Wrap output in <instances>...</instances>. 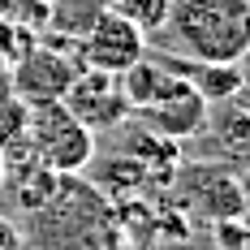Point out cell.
I'll return each instance as SVG.
<instances>
[{
    "mask_svg": "<svg viewBox=\"0 0 250 250\" xmlns=\"http://www.w3.org/2000/svg\"><path fill=\"white\" fill-rule=\"evenodd\" d=\"M164 26L194 61L242 65L250 56V0H173Z\"/></svg>",
    "mask_w": 250,
    "mask_h": 250,
    "instance_id": "obj_1",
    "label": "cell"
},
{
    "mask_svg": "<svg viewBox=\"0 0 250 250\" xmlns=\"http://www.w3.org/2000/svg\"><path fill=\"white\" fill-rule=\"evenodd\" d=\"M26 147L43 173H82L95 160V134L61 100L26 104Z\"/></svg>",
    "mask_w": 250,
    "mask_h": 250,
    "instance_id": "obj_2",
    "label": "cell"
},
{
    "mask_svg": "<svg viewBox=\"0 0 250 250\" xmlns=\"http://www.w3.org/2000/svg\"><path fill=\"white\" fill-rule=\"evenodd\" d=\"M147 56V35L129 22L125 13H117L112 4L104 9L95 26L78 39V65L82 69H104V74H125L134 61Z\"/></svg>",
    "mask_w": 250,
    "mask_h": 250,
    "instance_id": "obj_3",
    "label": "cell"
},
{
    "mask_svg": "<svg viewBox=\"0 0 250 250\" xmlns=\"http://www.w3.org/2000/svg\"><path fill=\"white\" fill-rule=\"evenodd\" d=\"M78 69H82V65H78V43L56 48L52 39L39 35V43L13 65V95L22 104L61 100V95L69 91V82H74Z\"/></svg>",
    "mask_w": 250,
    "mask_h": 250,
    "instance_id": "obj_4",
    "label": "cell"
},
{
    "mask_svg": "<svg viewBox=\"0 0 250 250\" xmlns=\"http://www.w3.org/2000/svg\"><path fill=\"white\" fill-rule=\"evenodd\" d=\"M61 104H65L91 134L112 129V125H125V117H129V104H125V95H121L117 74H104V69H78L74 82H69V91L61 95Z\"/></svg>",
    "mask_w": 250,
    "mask_h": 250,
    "instance_id": "obj_5",
    "label": "cell"
},
{
    "mask_svg": "<svg viewBox=\"0 0 250 250\" xmlns=\"http://www.w3.org/2000/svg\"><path fill=\"white\" fill-rule=\"evenodd\" d=\"M177 190L190 199V211L207 216L211 225L246 216L242 194H237V181H233V168H216V164H186L181 177H177Z\"/></svg>",
    "mask_w": 250,
    "mask_h": 250,
    "instance_id": "obj_6",
    "label": "cell"
},
{
    "mask_svg": "<svg viewBox=\"0 0 250 250\" xmlns=\"http://www.w3.org/2000/svg\"><path fill=\"white\" fill-rule=\"evenodd\" d=\"M207 112H211V104L203 100L199 91H181V95H173V100H164V104H151V108L134 112V117L155 138L186 143V138H199L203 129H207Z\"/></svg>",
    "mask_w": 250,
    "mask_h": 250,
    "instance_id": "obj_7",
    "label": "cell"
},
{
    "mask_svg": "<svg viewBox=\"0 0 250 250\" xmlns=\"http://www.w3.org/2000/svg\"><path fill=\"white\" fill-rule=\"evenodd\" d=\"M117 82H121V95H125V104H129V117L143 112V108H151V104L173 100V95H181V91H194L186 78L173 74L168 65H160L151 52L143 56V61H134L125 74H117Z\"/></svg>",
    "mask_w": 250,
    "mask_h": 250,
    "instance_id": "obj_8",
    "label": "cell"
},
{
    "mask_svg": "<svg viewBox=\"0 0 250 250\" xmlns=\"http://www.w3.org/2000/svg\"><path fill=\"white\" fill-rule=\"evenodd\" d=\"M43 9H48V22L39 35H61V39L78 43L95 26V18L108 9V0H43Z\"/></svg>",
    "mask_w": 250,
    "mask_h": 250,
    "instance_id": "obj_9",
    "label": "cell"
},
{
    "mask_svg": "<svg viewBox=\"0 0 250 250\" xmlns=\"http://www.w3.org/2000/svg\"><path fill=\"white\" fill-rule=\"evenodd\" d=\"M216 112H207V129L216 134V147L229 160L250 164V112H242L237 104H211Z\"/></svg>",
    "mask_w": 250,
    "mask_h": 250,
    "instance_id": "obj_10",
    "label": "cell"
},
{
    "mask_svg": "<svg viewBox=\"0 0 250 250\" xmlns=\"http://www.w3.org/2000/svg\"><path fill=\"white\" fill-rule=\"evenodd\" d=\"M112 9H117V13H125V18L138 26L143 35H160V30H164V22H168L173 0H117Z\"/></svg>",
    "mask_w": 250,
    "mask_h": 250,
    "instance_id": "obj_11",
    "label": "cell"
},
{
    "mask_svg": "<svg viewBox=\"0 0 250 250\" xmlns=\"http://www.w3.org/2000/svg\"><path fill=\"white\" fill-rule=\"evenodd\" d=\"M0 22H18L39 35L48 22V9H43V0H0Z\"/></svg>",
    "mask_w": 250,
    "mask_h": 250,
    "instance_id": "obj_12",
    "label": "cell"
},
{
    "mask_svg": "<svg viewBox=\"0 0 250 250\" xmlns=\"http://www.w3.org/2000/svg\"><path fill=\"white\" fill-rule=\"evenodd\" d=\"M216 242H220V250H250V216L220 220L216 225Z\"/></svg>",
    "mask_w": 250,
    "mask_h": 250,
    "instance_id": "obj_13",
    "label": "cell"
},
{
    "mask_svg": "<svg viewBox=\"0 0 250 250\" xmlns=\"http://www.w3.org/2000/svg\"><path fill=\"white\" fill-rule=\"evenodd\" d=\"M0 250H26V237H22V229L13 225L9 216H0Z\"/></svg>",
    "mask_w": 250,
    "mask_h": 250,
    "instance_id": "obj_14",
    "label": "cell"
},
{
    "mask_svg": "<svg viewBox=\"0 0 250 250\" xmlns=\"http://www.w3.org/2000/svg\"><path fill=\"white\" fill-rule=\"evenodd\" d=\"M233 104H237L242 112H250V61H242V82H237V95H233Z\"/></svg>",
    "mask_w": 250,
    "mask_h": 250,
    "instance_id": "obj_15",
    "label": "cell"
},
{
    "mask_svg": "<svg viewBox=\"0 0 250 250\" xmlns=\"http://www.w3.org/2000/svg\"><path fill=\"white\" fill-rule=\"evenodd\" d=\"M233 181H237V194H242V207H246V216H250V164H242V168L233 173Z\"/></svg>",
    "mask_w": 250,
    "mask_h": 250,
    "instance_id": "obj_16",
    "label": "cell"
},
{
    "mask_svg": "<svg viewBox=\"0 0 250 250\" xmlns=\"http://www.w3.org/2000/svg\"><path fill=\"white\" fill-rule=\"evenodd\" d=\"M4 173H9V168H4V151H0V181H4Z\"/></svg>",
    "mask_w": 250,
    "mask_h": 250,
    "instance_id": "obj_17",
    "label": "cell"
},
{
    "mask_svg": "<svg viewBox=\"0 0 250 250\" xmlns=\"http://www.w3.org/2000/svg\"><path fill=\"white\" fill-rule=\"evenodd\" d=\"M108 4H117V0H108Z\"/></svg>",
    "mask_w": 250,
    "mask_h": 250,
    "instance_id": "obj_18",
    "label": "cell"
},
{
    "mask_svg": "<svg viewBox=\"0 0 250 250\" xmlns=\"http://www.w3.org/2000/svg\"><path fill=\"white\" fill-rule=\"evenodd\" d=\"M246 61H250V56H246Z\"/></svg>",
    "mask_w": 250,
    "mask_h": 250,
    "instance_id": "obj_19",
    "label": "cell"
}]
</instances>
